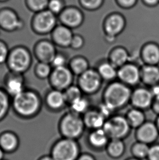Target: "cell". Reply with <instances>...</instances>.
<instances>
[{"instance_id":"7","label":"cell","mask_w":159,"mask_h":160,"mask_svg":"<svg viewBox=\"0 0 159 160\" xmlns=\"http://www.w3.org/2000/svg\"><path fill=\"white\" fill-rule=\"evenodd\" d=\"M103 128L110 139L122 140L129 136L132 129L125 116L118 114H114L106 119Z\"/></svg>"},{"instance_id":"8","label":"cell","mask_w":159,"mask_h":160,"mask_svg":"<svg viewBox=\"0 0 159 160\" xmlns=\"http://www.w3.org/2000/svg\"><path fill=\"white\" fill-rule=\"evenodd\" d=\"M25 22L15 9L5 7L0 8V30L14 32L24 28Z\"/></svg>"},{"instance_id":"12","label":"cell","mask_w":159,"mask_h":160,"mask_svg":"<svg viewBox=\"0 0 159 160\" xmlns=\"http://www.w3.org/2000/svg\"><path fill=\"white\" fill-rule=\"evenodd\" d=\"M57 52L51 39H41L35 44L32 54L38 62L50 63Z\"/></svg>"},{"instance_id":"25","label":"cell","mask_w":159,"mask_h":160,"mask_svg":"<svg viewBox=\"0 0 159 160\" xmlns=\"http://www.w3.org/2000/svg\"><path fill=\"white\" fill-rule=\"evenodd\" d=\"M130 53L122 47L112 49L108 56V61L117 69L129 62Z\"/></svg>"},{"instance_id":"21","label":"cell","mask_w":159,"mask_h":160,"mask_svg":"<svg viewBox=\"0 0 159 160\" xmlns=\"http://www.w3.org/2000/svg\"><path fill=\"white\" fill-rule=\"evenodd\" d=\"M140 55L144 65H157L159 63V46L154 42L145 44L140 50Z\"/></svg>"},{"instance_id":"20","label":"cell","mask_w":159,"mask_h":160,"mask_svg":"<svg viewBox=\"0 0 159 160\" xmlns=\"http://www.w3.org/2000/svg\"><path fill=\"white\" fill-rule=\"evenodd\" d=\"M125 22L124 18L119 14H113L108 18L104 25L106 36L116 37L124 30Z\"/></svg>"},{"instance_id":"4","label":"cell","mask_w":159,"mask_h":160,"mask_svg":"<svg viewBox=\"0 0 159 160\" xmlns=\"http://www.w3.org/2000/svg\"><path fill=\"white\" fill-rule=\"evenodd\" d=\"M86 128L82 116L70 111L62 115L58 122L59 132L65 138L78 141Z\"/></svg>"},{"instance_id":"2","label":"cell","mask_w":159,"mask_h":160,"mask_svg":"<svg viewBox=\"0 0 159 160\" xmlns=\"http://www.w3.org/2000/svg\"><path fill=\"white\" fill-rule=\"evenodd\" d=\"M132 91L130 87L120 81H113L104 90L103 102L116 111L130 102Z\"/></svg>"},{"instance_id":"47","label":"cell","mask_w":159,"mask_h":160,"mask_svg":"<svg viewBox=\"0 0 159 160\" xmlns=\"http://www.w3.org/2000/svg\"><path fill=\"white\" fill-rule=\"evenodd\" d=\"M159 0H145V1L149 4H155L159 2Z\"/></svg>"},{"instance_id":"6","label":"cell","mask_w":159,"mask_h":160,"mask_svg":"<svg viewBox=\"0 0 159 160\" xmlns=\"http://www.w3.org/2000/svg\"><path fill=\"white\" fill-rule=\"evenodd\" d=\"M58 17L46 9L33 14L31 20V28L36 35H50L58 25Z\"/></svg>"},{"instance_id":"46","label":"cell","mask_w":159,"mask_h":160,"mask_svg":"<svg viewBox=\"0 0 159 160\" xmlns=\"http://www.w3.org/2000/svg\"><path fill=\"white\" fill-rule=\"evenodd\" d=\"M38 160H55L51 155H45L42 156Z\"/></svg>"},{"instance_id":"38","label":"cell","mask_w":159,"mask_h":160,"mask_svg":"<svg viewBox=\"0 0 159 160\" xmlns=\"http://www.w3.org/2000/svg\"><path fill=\"white\" fill-rule=\"evenodd\" d=\"M10 49L6 42L0 39V65H6Z\"/></svg>"},{"instance_id":"34","label":"cell","mask_w":159,"mask_h":160,"mask_svg":"<svg viewBox=\"0 0 159 160\" xmlns=\"http://www.w3.org/2000/svg\"><path fill=\"white\" fill-rule=\"evenodd\" d=\"M49 0H24L25 6L32 13L40 12L47 9Z\"/></svg>"},{"instance_id":"17","label":"cell","mask_w":159,"mask_h":160,"mask_svg":"<svg viewBox=\"0 0 159 160\" xmlns=\"http://www.w3.org/2000/svg\"><path fill=\"white\" fill-rule=\"evenodd\" d=\"M74 34L72 29L62 24H58L50 34V39L60 48H70Z\"/></svg>"},{"instance_id":"13","label":"cell","mask_w":159,"mask_h":160,"mask_svg":"<svg viewBox=\"0 0 159 160\" xmlns=\"http://www.w3.org/2000/svg\"><path fill=\"white\" fill-rule=\"evenodd\" d=\"M43 102L46 108L54 112H60L68 106L64 92L52 88L45 93Z\"/></svg>"},{"instance_id":"22","label":"cell","mask_w":159,"mask_h":160,"mask_svg":"<svg viewBox=\"0 0 159 160\" xmlns=\"http://www.w3.org/2000/svg\"><path fill=\"white\" fill-rule=\"evenodd\" d=\"M19 145V138L15 132L5 131L0 133V147L5 152H15Z\"/></svg>"},{"instance_id":"3","label":"cell","mask_w":159,"mask_h":160,"mask_svg":"<svg viewBox=\"0 0 159 160\" xmlns=\"http://www.w3.org/2000/svg\"><path fill=\"white\" fill-rule=\"evenodd\" d=\"M33 55L27 47L17 45L11 48L7 61L8 71L25 74L30 69Z\"/></svg>"},{"instance_id":"51","label":"cell","mask_w":159,"mask_h":160,"mask_svg":"<svg viewBox=\"0 0 159 160\" xmlns=\"http://www.w3.org/2000/svg\"><path fill=\"white\" fill-rule=\"evenodd\" d=\"M10 0H0V3H5V2H8Z\"/></svg>"},{"instance_id":"10","label":"cell","mask_w":159,"mask_h":160,"mask_svg":"<svg viewBox=\"0 0 159 160\" xmlns=\"http://www.w3.org/2000/svg\"><path fill=\"white\" fill-rule=\"evenodd\" d=\"M74 76L67 66L53 68L47 80L51 88L63 91L73 84Z\"/></svg>"},{"instance_id":"9","label":"cell","mask_w":159,"mask_h":160,"mask_svg":"<svg viewBox=\"0 0 159 160\" xmlns=\"http://www.w3.org/2000/svg\"><path fill=\"white\" fill-rule=\"evenodd\" d=\"M103 79L96 69L89 68L78 77V85L83 93L93 95L101 88Z\"/></svg>"},{"instance_id":"29","label":"cell","mask_w":159,"mask_h":160,"mask_svg":"<svg viewBox=\"0 0 159 160\" xmlns=\"http://www.w3.org/2000/svg\"><path fill=\"white\" fill-rule=\"evenodd\" d=\"M97 71L103 80L113 82L117 78L118 69L108 61L101 63L98 67Z\"/></svg>"},{"instance_id":"11","label":"cell","mask_w":159,"mask_h":160,"mask_svg":"<svg viewBox=\"0 0 159 160\" xmlns=\"http://www.w3.org/2000/svg\"><path fill=\"white\" fill-rule=\"evenodd\" d=\"M2 88L12 98L27 88L24 74L8 71L3 79Z\"/></svg>"},{"instance_id":"26","label":"cell","mask_w":159,"mask_h":160,"mask_svg":"<svg viewBox=\"0 0 159 160\" xmlns=\"http://www.w3.org/2000/svg\"><path fill=\"white\" fill-rule=\"evenodd\" d=\"M126 150V145L124 140L110 139L106 148V154L112 159H119L122 158Z\"/></svg>"},{"instance_id":"5","label":"cell","mask_w":159,"mask_h":160,"mask_svg":"<svg viewBox=\"0 0 159 160\" xmlns=\"http://www.w3.org/2000/svg\"><path fill=\"white\" fill-rule=\"evenodd\" d=\"M81 154L78 141L62 137L52 146L50 155L55 160H76Z\"/></svg>"},{"instance_id":"15","label":"cell","mask_w":159,"mask_h":160,"mask_svg":"<svg viewBox=\"0 0 159 160\" xmlns=\"http://www.w3.org/2000/svg\"><path fill=\"white\" fill-rule=\"evenodd\" d=\"M117 78L129 87L135 86L141 82V70L135 63H127L118 69Z\"/></svg>"},{"instance_id":"1","label":"cell","mask_w":159,"mask_h":160,"mask_svg":"<svg viewBox=\"0 0 159 160\" xmlns=\"http://www.w3.org/2000/svg\"><path fill=\"white\" fill-rule=\"evenodd\" d=\"M43 98L35 89L27 88L22 93L12 98V109L21 119L35 118L42 110Z\"/></svg>"},{"instance_id":"37","label":"cell","mask_w":159,"mask_h":160,"mask_svg":"<svg viewBox=\"0 0 159 160\" xmlns=\"http://www.w3.org/2000/svg\"><path fill=\"white\" fill-rule=\"evenodd\" d=\"M69 62L67 55L62 52L58 51L50 64L53 68L67 66Z\"/></svg>"},{"instance_id":"30","label":"cell","mask_w":159,"mask_h":160,"mask_svg":"<svg viewBox=\"0 0 159 160\" xmlns=\"http://www.w3.org/2000/svg\"><path fill=\"white\" fill-rule=\"evenodd\" d=\"M150 147L151 145L147 144L139 141H136L130 148L132 157L140 160H147L148 156Z\"/></svg>"},{"instance_id":"23","label":"cell","mask_w":159,"mask_h":160,"mask_svg":"<svg viewBox=\"0 0 159 160\" xmlns=\"http://www.w3.org/2000/svg\"><path fill=\"white\" fill-rule=\"evenodd\" d=\"M86 128L90 130L103 128L106 119L98 109H89L82 115Z\"/></svg>"},{"instance_id":"32","label":"cell","mask_w":159,"mask_h":160,"mask_svg":"<svg viewBox=\"0 0 159 160\" xmlns=\"http://www.w3.org/2000/svg\"><path fill=\"white\" fill-rule=\"evenodd\" d=\"M89 102L87 98L82 96L69 104V111L81 116L84 115L90 109Z\"/></svg>"},{"instance_id":"27","label":"cell","mask_w":159,"mask_h":160,"mask_svg":"<svg viewBox=\"0 0 159 160\" xmlns=\"http://www.w3.org/2000/svg\"><path fill=\"white\" fill-rule=\"evenodd\" d=\"M89 62L84 57L76 56L71 58L69 61L68 66L74 76H79L87 71L89 67Z\"/></svg>"},{"instance_id":"31","label":"cell","mask_w":159,"mask_h":160,"mask_svg":"<svg viewBox=\"0 0 159 160\" xmlns=\"http://www.w3.org/2000/svg\"><path fill=\"white\" fill-rule=\"evenodd\" d=\"M12 109V98L0 87V122L3 121Z\"/></svg>"},{"instance_id":"45","label":"cell","mask_w":159,"mask_h":160,"mask_svg":"<svg viewBox=\"0 0 159 160\" xmlns=\"http://www.w3.org/2000/svg\"><path fill=\"white\" fill-rule=\"evenodd\" d=\"M136 0H119L120 4L126 7H130L135 4Z\"/></svg>"},{"instance_id":"36","label":"cell","mask_w":159,"mask_h":160,"mask_svg":"<svg viewBox=\"0 0 159 160\" xmlns=\"http://www.w3.org/2000/svg\"><path fill=\"white\" fill-rule=\"evenodd\" d=\"M65 8V0H49L47 9L58 17Z\"/></svg>"},{"instance_id":"33","label":"cell","mask_w":159,"mask_h":160,"mask_svg":"<svg viewBox=\"0 0 159 160\" xmlns=\"http://www.w3.org/2000/svg\"><path fill=\"white\" fill-rule=\"evenodd\" d=\"M53 68L49 63L37 62L34 67L35 76L40 80H48Z\"/></svg>"},{"instance_id":"44","label":"cell","mask_w":159,"mask_h":160,"mask_svg":"<svg viewBox=\"0 0 159 160\" xmlns=\"http://www.w3.org/2000/svg\"><path fill=\"white\" fill-rule=\"evenodd\" d=\"M151 90L153 93L154 98L159 97V84L155 85L153 87H152Z\"/></svg>"},{"instance_id":"41","label":"cell","mask_w":159,"mask_h":160,"mask_svg":"<svg viewBox=\"0 0 159 160\" xmlns=\"http://www.w3.org/2000/svg\"><path fill=\"white\" fill-rule=\"evenodd\" d=\"M103 0H81L83 6L87 8L93 9L98 8L101 4Z\"/></svg>"},{"instance_id":"24","label":"cell","mask_w":159,"mask_h":160,"mask_svg":"<svg viewBox=\"0 0 159 160\" xmlns=\"http://www.w3.org/2000/svg\"><path fill=\"white\" fill-rule=\"evenodd\" d=\"M141 82L151 88L159 84V67L144 65L141 68Z\"/></svg>"},{"instance_id":"52","label":"cell","mask_w":159,"mask_h":160,"mask_svg":"<svg viewBox=\"0 0 159 160\" xmlns=\"http://www.w3.org/2000/svg\"><path fill=\"white\" fill-rule=\"evenodd\" d=\"M4 160V159H3V160Z\"/></svg>"},{"instance_id":"35","label":"cell","mask_w":159,"mask_h":160,"mask_svg":"<svg viewBox=\"0 0 159 160\" xmlns=\"http://www.w3.org/2000/svg\"><path fill=\"white\" fill-rule=\"evenodd\" d=\"M68 106L72 102L81 98L83 92L78 85H71L69 88L63 91Z\"/></svg>"},{"instance_id":"43","label":"cell","mask_w":159,"mask_h":160,"mask_svg":"<svg viewBox=\"0 0 159 160\" xmlns=\"http://www.w3.org/2000/svg\"><path fill=\"white\" fill-rule=\"evenodd\" d=\"M151 109L156 114L159 115V97L154 98L153 103L151 107Z\"/></svg>"},{"instance_id":"42","label":"cell","mask_w":159,"mask_h":160,"mask_svg":"<svg viewBox=\"0 0 159 160\" xmlns=\"http://www.w3.org/2000/svg\"><path fill=\"white\" fill-rule=\"evenodd\" d=\"M76 160H97L94 155L89 152H81Z\"/></svg>"},{"instance_id":"49","label":"cell","mask_w":159,"mask_h":160,"mask_svg":"<svg viewBox=\"0 0 159 160\" xmlns=\"http://www.w3.org/2000/svg\"><path fill=\"white\" fill-rule=\"evenodd\" d=\"M155 122L156 123V125H157V129H158V131H159V115L157 117V119L156 120V121H155Z\"/></svg>"},{"instance_id":"14","label":"cell","mask_w":159,"mask_h":160,"mask_svg":"<svg viewBox=\"0 0 159 160\" xmlns=\"http://www.w3.org/2000/svg\"><path fill=\"white\" fill-rule=\"evenodd\" d=\"M154 96L151 89L139 87L132 91L130 103L133 108L144 111L151 108Z\"/></svg>"},{"instance_id":"39","label":"cell","mask_w":159,"mask_h":160,"mask_svg":"<svg viewBox=\"0 0 159 160\" xmlns=\"http://www.w3.org/2000/svg\"><path fill=\"white\" fill-rule=\"evenodd\" d=\"M84 40L82 36L80 35H74L70 48L74 50H79L84 47Z\"/></svg>"},{"instance_id":"48","label":"cell","mask_w":159,"mask_h":160,"mask_svg":"<svg viewBox=\"0 0 159 160\" xmlns=\"http://www.w3.org/2000/svg\"><path fill=\"white\" fill-rule=\"evenodd\" d=\"M5 152L3 150L2 148L0 147V160H3L4 157Z\"/></svg>"},{"instance_id":"18","label":"cell","mask_w":159,"mask_h":160,"mask_svg":"<svg viewBox=\"0 0 159 160\" xmlns=\"http://www.w3.org/2000/svg\"><path fill=\"white\" fill-rule=\"evenodd\" d=\"M60 24L67 26L71 29L77 28L81 26L84 21V17L81 12L75 7H65L58 16Z\"/></svg>"},{"instance_id":"16","label":"cell","mask_w":159,"mask_h":160,"mask_svg":"<svg viewBox=\"0 0 159 160\" xmlns=\"http://www.w3.org/2000/svg\"><path fill=\"white\" fill-rule=\"evenodd\" d=\"M159 132L155 122L146 121L136 130V141L151 145L157 143L159 138Z\"/></svg>"},{"instance_id":"50","label":"cell","mask_w":159,"mask_h":160,"mask_svg":"<svg viewBox=\"0 0 159 160\" xmlns=\"http://www.w3.org/2000/svg\"><path fill=\"white\" fill-rule=\"evenodd\" d=\"M138 160L137 158H133V157H132L131 156V158H127L126 160Z\"/></svg>"},{"instance_id":"40","label":"cell","mask_w":159,"mask_h":160,"mask_svg":"<svg viewBox=\"0 0 159 160\" xmlns=\"http://www.w3.org/2000/svg\"><path fill=\"white\" fill-rule=\"evenodd\" d=\"M147 160H159V143L151 145Z\"/></svg>"},{"instance_id":"28","label":"cell","mask_w":159,"mask_h":160,"mask_svg":"<svg viewBox=\"0 0 159 160\" xmlns=\"http://www.w3.org/2000/svg\"><path fill=\"white\" fill-rule=\"evenodd\" d=\"M131 128L136 130L146 121L144 112L137 108H132L127 112L125 115Z\"/></svg>"},{"instance_id":"19","label":"cell","mask_w":159,"mask_h":160,"mask_svg":"<svg viewBox=\"0 0 159 160\" xmlns=\"http://www.w3.org/2000/svg\"><path fill=\"white\" fill-rule=\"evenodd\" d=\"M110 140L103 128L90 130L87 137L88 146L96 152L105 151Z\"/></svg>"}]
</instances>
